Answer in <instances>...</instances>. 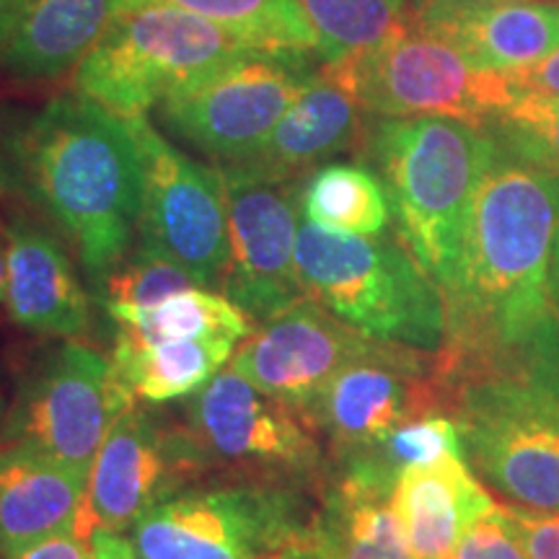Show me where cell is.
Wrapping results in <instances>:
<instances>
[{"mask_svg": "<svg viewBox=\"0 0 559 559\" xmlns=\"http://www.w3.org/2000/svg\"><path fill=\"white\" fill-rule=\"evenodd\" d=\"M557 230L559 177L500 151L474 194L459 280L443 296L436 355L451 396L481 376L523 370L547 311Z\"/></svg>", "mask_w": 559, "mask_h": 559, "instance_id": "6da1fadb", "label": "cell"}, {"mask_svg": "<svg viewBox=\"0 0 559 559\" xmlns=\"http://www.w3.org/2000/svg\"><path fill=\"white\" fill-rule=\"evenodd\" d=\"M140 194L143 164L124 117L83 94L39 109L0 102V202L50 223L96 296L132 249Z\"/></svg>", "mask_w": 559, "mask_h": 559, "instance_id": "7a4b0ae2", "label": "cell"}, {"mask_svg": "<svg viewBox=\"0 0 559 559\" xmlns=\"http://www.w3.org/2000/svg\"><path fill=\"white\" fill-rule=\"evenodd\" d=\"M362 143L386 187L396 236L445 296L459 280L474 194L498 143L487 128L453 117H376Z\"/></svg>", "mask_w": 559, "mask_h": 559, "instance_id": "3957f363", "label": "cell"}, {"mask_svg": "<svg viewBox=\"0 0 559 559\" xmlns=\"http://www.w3.org/2000/svg\"><path fill=\"white\" fill-rule=\"evenodd\" d=\"M296 264L306 296L370 340L438 353L445 300L400 236H353L300 221Z\"/></svg>", "mask_w": 559, "mask_h": 559, "instance_id": "277c9868", "label": "cell"}, {"mask_svg": "<svg viewBox=\"0 0 559 559\" xmlns=\"http://www.w3.org/2000/svg\"><path fill=\"white\" fill-rule=\"evenodd\" d=\"M311 492L243 479H205L158 502L132 526L138 559H257L309 539Z\"/></svg>", "mask_w": 559, "mask_h": 559, "instance_id": "5b68a950", "label": "cell"}, {"mask_svg": "<svg viewBox=\"0 0 559 559\" xmlns=\"http://www.w3.org/2000/svg\"><path fill=\"white\" fill-rule=\"evenodd\" d=\"M466 464L506 506L559 513V400L526 370L481 376L453 396Z\"/></svg>", "mask_w": 559, "mask_h": 559, "instance_id": "8992f818", "label": "cell"}, {"mask_svg": "<svg viewBox=\"0 0 559 559\" xmlns=\"http://www.w3.org/2000/svg\"><path fill=\"white\" fill-rule=\"evenodd\" d=\"M249 50L213 21L171 5L120 11L75 68V88L128 120L205 70Z\"/></svg>", "mask_w": 559, "mask_h": 559, "instance_id": "52a82bcc", "label": "cell"}, {"mask_svg": "<svg viewBox=\"0 0 559 559\" xmlns=\"http://www.w3.org/2000/svg\"><path fill=\"white\" fill-rule=\"evenodd\" d=\"M185 425L213 479L267 481L321 495L332 461L298 409L226 370L187 400Z\"/></svg>", "mask_w": 559, "mask_h": 559, "instance_id": "ba28073f", "label": "cell"}, {"mask_svg": "<svg viewBox=\"0 0 559 559\" xmlns=\"http://www.w3.org/2000/svg\"><path fill=\"white\" fill-rule=\"evenodd\" d=\"M326 66L370 117H453L487 128L513 102L506 73L472 66L451 41L415 21L379 45Z\"/></svg>", "mask_w": 559, "mask_h": 559, "instance_id": "9c48e42d", "label": "cell"}, {"mask_svg": "<svg viewBox=\"0 0 559 559\" xmlns=\"http://www.w3.org/2000/svg\"><path fill=\"white\" fill-rule=\"evenodd\" d=\"M313 52L241 50L158 104L166 135L218 166L251 156L296 102L313 70Z\"/></svg>", "mask_w": 559, "mask_h": 559, "instance_id": "30bf717a", "label": "cell"}, {"mask_svg": "<svg viewBox=\"0 0 559 559\" xmlns=\"http://www.w3.org/2000/svg\"><path fill=\"white\" fill-rule=\"evenodd\" d=\"M130 407L135 394L115 362L79 342H55L19 373L3 440L50 453L88 477L104 436Z\"/></svg>", "mask_w": 559, "mask_h": 559, "instance_id": "8fae6325", "label": "cell"}, {"mask_svg": "<svg viewBox=\"0 0 559 559\" xmlns=\"http://www.w3.org/2000/svg\"><path fill=\"white\" fill-rule=\"evenodd\" d=\"M128 122L143 164L138 243L185 270L198 288H223L230 249L223 171L179 151L148 115Z\"/></svg>", "mask_w": 559, "mask_h": 559, "instance_id": "7c38bea8", "label": "cell"}, {"mask_svg": "<svg viewBox=\"0 0 559 559\" xmlns=\"http://www.w3.org/2000/svg\"><path fill=\"white\" fill-rule=\"evenodd\" d=\"M432 412L451 415V391L436 353L376 342L373 349L337 370L300 417L326 440L332 464H342Z\"/></svg>", "mask_w": 559, "mask_h": 559, "instance_id": "4fadbf2b", "label": "cell"}, {"mask_svg": "<svg viewBox=\"0 0 559 559\" xmlns=\"http://www.w3.org/2000/svg\"><path fill=\"white\" fill-rule=\"evenodd\" d=\"M205 479H213L207 461L185 423L130 407L104 436L91 466L79 531L104 526L128 534L158 502Z\"/></svg>", "mask_w": 559, "mask_h": 559, "instance_id": "5bb4252c", "label": "cell"}, {"mask_svg": "<svg viewBox=\"0 0 559 559\" xmlns=\"http://www.w3.org/2000/svg\"><path fill=\"white\" fill-rule=\"evenodd\" d=\"M228 194L226 298L251 317L270 321L306 298L296 264L304 179L272 181L241 166H218Z\"/></svg>", "mask_w": 559, "mask_h": 559, "instance_id": "9a60e30c", "label": "cell"}, {"mask_svg": "<svg viewBox=\"0 0 559 559\" xmlns=\"http://www.w3.org/2000/svg\"><path fill=\"white\" fill-rule=\"evenodd\" d=\"M376 342L306 296L262 321L230 355V370L304 412L337 370L373 349Z\"/></svg>", "mask_w": 559, "mask_h": 559, "instance_id": "2e32d148", "label": "cell"}, {"mask_svg": "<svg viewBox=\"0 0 559 559\" xmlns=\"http://www.w3.org/2000/svg\"><path fill=\"white\" fill-rule=\"evenodd\" d=\"M5 247V311L13 324L47 337H83L91 326V300L68 241L32 210L0 215Z\"/></svg>", "mask_w": 559, "mask_h": 559, "instance_id": "e0dca14e", "label": "cell"}, {"mask_svg": "<svg viewBox=\"0 0 559 559\" xmlns=\"http://www.w3.org/2000/svg\"><path fill=\"white\" fill-rule=\"evenodd\" d=\"M412 21L479 70L510 73L559 47V0H425Z\"/></svg>", "mask_w": 559, "mask_h": 559, "instance_id": "ac0fdd59", "label": "cell"}, {"mask_svg": "<svg viewBox=\"0 0 559 559\" xmlns=\"http://www.w3.org/2000/svg\"><path fill=\"white\" fill-rule=\"evenodd\" d=\"M360 115L362 109L353 91L321 62L270 138L251 156L230 166H241L272 181L304 179L326 158L358 145L366 135Z\"/></svg>", "mask_w": 559, "mask_h": 559, "instance_id": "d6986e66", "label": "cell"}, {"mask_svg": "<svg viewBox=\"0 0 559 559\" xmlns=\"http://www.w3.org/2000/svg\"><path fill=\"white\" fill-rule=\"evenodd\" d=\"M88 477L32 445L0 449V559L79 528Z\"/></svg>", "mask_w": 559, "mask_h": 559, "instance_id": "ffe728a7", "label": "cell"}, {"mask_svg": "<svg viewBox=\"0 0 559 559\" xmlns=\"http://www.w3.org/2000/svg\"><path fill=\"white\" fill-rule=\"evenodd\" d=\"M120 0H19L0 45L5 81H58L81 66L117 16Z\"/></svg>", "mask_w": 559, "mask_h": 559, "instance_id": "44dd1931", "label": "cell"}, {"mask_svg": "<svg viewBox=\"0 0 559 559\" xmlns=\"http://www.w3.org/2000/svg\"><path fill=\"white\" fill-rule=\"evenodd\" d=\"M400 523L415 559H449L464 531L498 502L487 492L464 456L409 466L391 492Z\"/></svg>", "mask_w": 559, "mask_h": 559, "instance_id": "7402d4cb", "label": "cell"}, {"mask_svg": "<svg viewBox=\"0 0 559 559\" xmlns=\"http://www.w3.org/2000/svg\"><path fill=\"white\" fill-rule=\"evenodd\" d=\"M313 542L326 559H415L391 489L342 472L321 489Z\"/></svg>", "mask_w": 559, "mask_h": 559, "instance_id": "603a6c76", "label": "cell"}, {"mask_svg": "<svg viewBox=\"0 0 559 559\" xmlns=\"http://www.w3.org/2000/svg\"><path fill=\"white\" fill-rule=\"evenodd\" d=\"M230 340H158L138 342L124 332L115 334V362L120 379L135 400L164 404L200 391L230 360Z\"/></svg>", "mask_w": 559, "mask_h": 559, "instance_id": "cb8c5ba5", "label": "cell"}, {"mask_svg": "<svg viewBox=\"0 0 559 559\" xmlns=\"http://www.w3.org/2000/svg\"><path fill=\"white\" fill-rule=\"evenodd\" d=\"M143 5H171L190 11L218 24L254 50L319 55V34L300 0H120L117 13Z\"/></svg>", "mask_w": 559, "mask_h": 559, "instance_id": "d4e9b609", "label": "cell"}, {"mask_svg": "<svg viewBox=\"0 0 559 559\" xmlns=\"http://www.w3.org/2000/svg\"><path fill=\"white\" fill-rule=\"evenodd\" d=\"M300 213L306 221L353 236H381L391 223L386 187L358 164H326L304 179Z\"/></svg>", "mask_w": 559, "mask_h": 559, "instance_id": "484cf974", "label": "cell"}, {"mask_svg": "<svg viewBox=\"0 0 559 559\" xmlns=\"http://www.w3.org/2000/svg\"><path fill=\"white\" fill-rule=\"evenodd\" d=\"M257 324L230 298L215 296L207 288H187L160 300L153 309L135 313L117 332L138 342L158 340H230L243 342Z\"/></svg>", "mask_w": 559, "mask_h": 559, "instance_id": "4316f807", "label": "cell"}, {"mask_svg": "<svg viewBox=\"0 0 559 559\" xmlns=\"http://www.w3.org/2000/svg\"><path fill=\"white\" fill-rule=\"evenodd\" d=\"M319 34V60L340 62L407 24V0H300Z\"/></svg>", "mask_w": 559, "mask_h": 559, "instance_id": "83f0119b", "label": "cell"}, {"mask_svg": "<svg viewBox=\"0 0 559 559\" xmlns=\"http://www.w3.org/2000/svg\"><path fill=\"white\" fill-rule=\"evenodd\" d=\"M487 132L506 156L559 177V96H513Z\"/></svg>", "mask_w": 559, "mask_h": 559, "instance_id": "f1b7e54d", "label": "cell"}, {"mask_svg": "<svg viewBox=\"0 0 559 559\" xmlns=\"http://www.w3.org/2000/svg\"><path fill=\"white\" fill-rule=\"evenodd\" d=\"M198 288L185 270L164 260L156 251L138 247L128 251V257L109 272L102 290V306L115 324H122L135 313H143L158 306L174 293Z\"/></svg>", "mask_w": 559, "mask_h": 559, "instance_id": "f546056e", "label": "cell"}, {"mask_svg": "<svg viewBox=\"0 0 559 559\" xmlns=\"http://www.w3.org/2000/svg\"><path fill=\"white\" fill-rule=\"evenodd\" d=\"M523 370L531 381L559 400V264L551 272L547 311L523 353Z\"/></svg>", "mask_w": 559, "mask_h": 559, "instance_id": "4dcf8cb0", "label": "cell"}, {"mask_svg": "<svg viewBox=\"0 0 559 559\" xmlns=\"http://www.w3.org/2000/svg\"><path fill=\"white\" fill-rule=\"evenodd\" d=\"M449 559H528L510 531L500 502L464 531Z\"/></svg>", "mask_w": 559, "mask_h": 559, "instance_id": "1f68e13d", "label": "cell"}, {"mask_svg": "<svg viewBox=\"0 0 559 559\" xmlns=\"http://www.w3.org/2000/svg\"><path fill=\"white\" fill-rule=\"evenodd\" d=\"M500 508L528 559H559V513H539L506 502H500Z\"/></svg>", "mask_w": 559, "mask_h": 559, "instance_id": "d6a6232c", "label": "cell"}, {"mask_svg": "<svg viewBox=\"0 0 559 559\" xmlns=\"http://www.w3.org/2000/svg\"><path fill=\"white\" fill-rule=\"evenodd\" d=\"M506 81L513 96H559V47L555 52H549L547 58L534 62V66L510 70V73H506Z\"/></svg>", "mask_w": 559, "mask_h": 559, "instance_id": "836d02e7", "label": "cell"}, {"mask_svg": "<svg viewBox=\"0 0 559 559\" xmlns=\"http://www.w3.org/2000/svg\"><path fill=\"white\" fill-rule=\"evenodd\" d=\"M11 559H99L94 542H91L88 531L83 534L79 528L62 531V534L47 536L34 547L19 551Z\"/></svg>", "mask_w": 559, "mask_h": 559, "instance_id": "e575fe53", "label": "cell"}, {"mask_svg": "<svg viewBox=\"0 0 559 559\" xmlns=\"http://www.w3.org/2000/svg\"><path fill=\"white\" fill-rule=\"evenodd\" d=\"M257 559H326V557H324V551L317 547V542H313V531H311L309 539L290 544V547L267 551V555H262Z\"/></svg>", "mask_w": 559, "mask_h": 559, "instance_id": "d590c367", "label": "cell"}, {"mask_svg": "<svg viewBox=\"0 0 559 559\" xmlns=\"http://www.w3.org/2000/svg\"><path fill=\"white\" fill-rule=\"evenodd\" d=\"M16 5H19V0H0V45H3V37H5V32H9Z\"/></svg>", "mask_w": 559, "mask_h": 559, "instance_id": "8d00e7d4", "label": "cell"}, {"mask_svg": "<svg viewBox=\"0 0 559 559\" xmlns=\"http://www.w3.org/2000/svg\"><path fill=\"white\" fill-rule=\"evenodd\" d=\"M0 306H5V247L0 239Z\"/></svg>", "mask_w": 559, "mask_h": 559, "instance_id": "74e56055", "label": "cell"}, {"mask_svg": "<svg viewBox=\"0 0 559 559\" xmlns=\"http://www.w3.org/2000/svg\"><path fill=\"white\" fill-rule=\"evenodd\" d=\"M555 262L559 264V230H557V247H555Z\"/></svg>", "mask_w": 559, "mask_h": 559, "instance_id": "f35d334b", "label": "cell"}]
</instances>
